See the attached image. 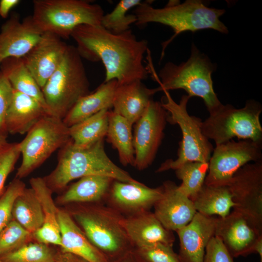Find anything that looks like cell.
I'll return each mask as SVG.
<instances>
[{
    "instance_id": "obj_43",
    "label": "cell",
    "mask_w": 262,
    "mask_h": 262,
    "mask_svg": "<svg viewBox=\"0 0 262 262\" xmlns=\"http://www.w3.org/2000/svg\"><path fill=\"white\" fill-rule=\"evenodd\" d=\"M111 262H146L134 249Z\"/></svg>"
},
{
    "instance_id": "obj_37",
    "label": "cell",
    "mask_w": 262,
    "mask_h": 262,
    "mask_svg": "<svg viewBox=\"0 0 262 262\" xmlns=\"http://www.w3.org/2000/svg\"><path fill=\"white\" fill-rule=\"evenodd\" d=\"M20 155L19 143L6 141L0 144V196L5 189L6 179L14 170Z\"/></svg>"
},
{
    "instance_id": "obj_17",
    "label": "cell",
    "mask_w": 262,
    "mask_h": 262,
    "mask_svg": "<svg viewBox=\"0 0 262 262\" xmlns=\"http://www.w3.org/2000/svg\"><path fill=\"white\" fill-rule=\"evenodd\" d=\"M214 236L218 237L233 258L254 253L259 233L239 213L233 211L225 217H216Z\"/></svg>"
},
{
    "instance_id": "obj_11",
    "label": "cell",
    "mask_w": 262,
    "mask_h": 262,
    "mask_svg": "<svg viewBox=\"0 0 262 262\" xmlns=\"http://www.w3.org/2000/svg\"><path fill=\"white\" fill-rule=\"evenodd\" d=\"M262 143L231 140L216 146L208 163L204 184L228 186L234 174L250 162L262 161Z\"/></svg>"
},
{
    "instance_id": "obj_3",
    "label": "cell",
    "mask_w": 262,
    "mask_h": 262,
    "mask_svg": "<svg viewBox=\"0 0 262 262\" xmlns=\"http://www.w3.org/2000/svg\"><path fill=\"white\" fill-rule=\"evenodd\" d=\"M104 140L83 148L75 147L69 141L59 149L55 168L44 178L48 186L52 191L62 190L73 180L92 175L106 176L122 182H138L110 159Z\"/></svg>"
},
{
    "instance_id": "obj_26",
    "label": "cell",
    "mask_w": 262,
    "mask_h": 262,
    "mask_svg": "<svg viewBox=\"0 0 262 262\" xmlns=\"http://www.w3.org/2000/svg\"><path fill=\"white\" fill-rule=\"evenodd\" d=\"M114 180L110 177L99 175L83 177L61 196L60 202L63 204L99 202L107 197Z\"/></svg>"
},
{
    "instance_id": "obj_33",
    "label": "cell",
    "mask_w": 262,
    "mask_h": 262,
    "mask_svg": "<svg viewBox=\"0 0 262 262\" xmlns=\"http://www.w3.org/2000/svg\"><path fill=\"white\" fill-rule=\"evenodd\" d=\"M142 2L140 0H120L110 13L104 14L101 25L115 34L130 30V25L136 22L137 18L133 14H128V12Z\"/></svg>"
},
{
    "instance_id": "obj_31",
    "label": "cell",
    "mask_w": 262,
    "mask_h": 262,
    "mask_svg": "<svg viewBox=\"0 0 262 262\" xmlns=\"http://www.w3.org/2000/svg\"><path fill=\"white\" fill-rule=\"evenodd\" d=\"M12 217L31 233L41 227L44 214L41 204L32 188H25L15 200Z\"/></svg>"
},
{
    "instance_id": "obj_4",
    "label": "cell",
    "mask_w": 262,
    "mask_h": 262,
    "mask_svg": "<svg viewBox=\"0 0 262 262\" xmlns=\"http://www.w3.org/2000/svg\"><path fill=\"white\" fill-rule=\"evenodd\" d=\"M214 69L209 58L194 44L186 62L178 65L167 62L158 75L152 65L149 66V71L152 72L153 79L159 83L162 91L183 89L191 98H201L209 113L222 104L213 89L212 74Z\"/></svg>"
},
{
    "instance_id": "obj_15",
    "label": "cell",
    "mask_w": 262,
    "mask_h": 262,
    "mask_svg": "<svg viewBox=\"0 0 262 262\" xmlns=\"http://www.w3.org/2000/svg\"><path fill=\"white\" fill-rule=\"evenodd\" d=\"M42 34L31 16L21 20L18 14H12L1 27L0 65L9 58H23L38 42Z\"/></svg>"
},
{
    "instance_id": "obj_40",
    "label": "cell",
    "mask_w": 262,
    "mask_h": 262,
    "mask_svg": "<svg viewBox=\"0 0 262 262\" xmlns=\"http://www.w3.org/2000/svg\"><path fill=\"white\" fill-rule=\"evenodd\" d=\"M203 262H235L222 241L214 236L208 244Z\"/></svg>"
},
{
    "instance_id": "obj_44",
    "label": "cell",
    "mask_w": 262,
    "mask_h": 262,
    "mask_svg": "<svg viewBox=\"0 0 262 262\" xmlns=\"http://www.w3.org/2000/svg\"><path fill=\"white\" fill-rule=\"evenodd\" d=\"M254 253L258 254L262 260V236L257 240L254 246Z\"/></svg>"
},
{
    "instance_id": "obj_7",
    "label": "cell",
    "mask_w": 262,
    "mask_h": 262,
    "mask_svg": "<svg viewBox=\"0 0 262 262\" xmlns=\"http://www.w3.org/2000/svg\"><path fill=\"white\" fill-rule=\"evenodd\" d=\"M31 16L39 30L67 39L81 25H101L100 5L85 0H34Z\"/></svg>"
},
{
    "instance_id": "obj_1",
    "label": "cell",
    "mask_w": 262,
    "mask_h": 262,
    "mask_svg": "<svg viewBox=\"0 0 262 262\" xmlns=\"http://www.w3.org/2000/svg\"><path fill=\"white\" fill-rule=\"evenodd\" d=\"M71 37L82 58L103 64L104 82L115 80L121 85L148 77L149 71L143 62L148 41L137 39L131 29L115 34L101 25L84 24L75 28Z\"/></svg>"
},
{
    "instance_id": "obj_12",
    "label": "cell",
    "mask_w": 262,
    "mask_h": 262,
    "mask_svg": "<svg viewBox=\"0 0 262 262\" xmlns=\"http://www.w3.org/2000/svg\"><path fill=\"white\" fill-rule=\"evenodd\" d=\"M228 186L234 203L233 211L262 234V161L242 166Z\"/></svg>"
},
{
    "instance_id": "obj_16",
    "label": "cell",
    "mask_w": 262,
    "mask_h": 262,
    "mask_svg": "<svg viewBox=\"0 0 262 262\" xmlns=\"http://www.w3.org/2000/svg\"><path fill=\"white\" fill-rule=\"evenodd\" d=\"M163 187L150 188L143 183L114 180L107 198L110 206L124 216L149 211L163 195Z\"/></svg>"
},
{
    "instance_id": "obj_23",
    "label": "cell",
    "mask_w": 262,
    "mask_h": 262,
    "mask_svg": "<svg viewBox=\"0 0 262 262\" xmlns=\"http://www.w3.org/2000/svg\"><path fill=\"white\" fill-rule=\"evenodd\" d=\"M61 251L79 256L88 262H108L88 240L85 234L67 212L59 210Z\"/></svg>"
},
{
    "instance_id": "obj_27",
    "label": "cell",
    "mask_w": 262,
    "mask_h": 262,
    "mask_svg": "<svg viewBox=\"0 0 262 262\" xmlns=\"http://www.w3.org/2000/svg\"><path fill=\"white\" fill-rule=\"evenodd\" d=\"M191 199L196 212L208 216L216 215L219 217H225L234 207L228 186L204 184L199 191Z\"/></svg>"
},
{
    "instance_id": "obj_30",
    "label": "cell",
    "mask_w": 262,
    "mask_h": 262,
    "mask_svg": "<svg viewBox=\"0 0 262 262\" xmlns=\"http://www.w3.org/2000/svg\"><path fill=\"white\" fill-rule=\"evenodd\" d=\"M109 110L104 109L69 127L73 145L77 147L90 146L106 137Z\"/></svg>"
},
{
    "instance_id": "obj_21",
    "label": "cell",
    "mask_w": 262,
    "mask_h": 262,
    "mask_svg": "<svg viewBox=\"0 0 262 262\" xmlns=\"http://www.w3.org/2000/svg\"><path fill=\"white\" fill-rule=\"evenodd\" d=\"M142 81L137 80L117 84L114 94L112 111L124 117L132 125L142 115L153 99V95L162 91L160 86L149 88Z\"/></svg>"
},
{
    "instance_id": "obj_5",
    "label": "cell",
    "mask_w": 262,
    "mask_h": 262,
    "mask_svg": "<svg viewBox=\"0 0 262 262\" xmlns=\"http://www.w3.org/2000/svg\"><path fill=\"white\" fill-rule=\"evenodd\" d=\"M72 216L108 262L134 249L123 226L124 216L111 206L81 207L72 213Z\"/></svg>"
},
{
    "instance_id": "obj_6",
    "label": "cell",
    "mask_w": 262,
    "mask_h": 262,
    "mask_svg": "<svg viewBox=\"0 0 262 262\" xmlns=\"http://www.w3.org/2000/svg\"><path fill=\"white\" fill-rule=\"evenodd\" d=\"M82 58L76 47L68 45L60 65L41 89L49 115L63 119L82 97L90 93Z\"/></svg>"
},
{
    "instance_id": "obj_20",
    "label": "cell",
    "mask_w": 262,
    "mask_h": 262,
    "mask_svg": "<svg viewBox=\"0 0 262 262\" xmlns=\"http://www.w3.org/2000/svg\"><path fill=\"white\" fill-rule=\"evenodd\" d=\"M123 226L134 248L156 244L173 246L175 240L173 231L166 229L149 211L124 216Z\"/></svg>"
},
{
    "instance_id": "obj_29",
    "label": "cell",
    "mask_w": 262,
    "mask_h": 262,
    "mask_svg": "<svg viewBox=\"0 0 262 262\" xmlns=\"http://www.w3.org/2000/svg\"><path fill=\"white\" fill-rule=\"evenodd\" d=\"M132 125L124 117L109 111L107 141L117 151L120 162L133 166L134 150Z\"/></svg>"
},
{
    "instance_id": "obj_36",
    "label": "cell",
    "mask_w": 262,
    "mask_h": 262,
    "mask_svg": "<svg viewBox=\"0 0 262 262\" xmlns=\"http://www.w3.org/2000/svg\"><path fill=\"white\" fill-rule=\"evenodd\" d=\"M25 188L21 180L16 178L0 196V232L13 219L12 211L14 202Z\"/></svg>"
},
{
    "instance_id": "obj_42",
    "label": "cell",
    "mask_w": 262,
    "mask_h": 262,
    "mask_svg": "<svg viewBox=\"0 0 262 262\" xmlns=\"http://www.w3.org/2000/svg\"><path fill=\"white\" fill-rule=\"evenodd\" d=\"M20 1L19 0H0V16L3 18H7L11 10Z\"/></svg>"
},
{
    "instance_id": "obj_2",
    "label": "cell",
    "mask_w": 262,
    "mask_h": 262,
    "mask_svg": "<svg viewBox=\"0 0 262 262\" xmlns=\"http://www.w3.org/2000/svg\"><path fill=\"white\" fill-rule=\"evenodd\" d=\"M226 11L211 8L201 0H187L182 3L169 2L164 7L157 8L150 2L142 1L133 12L137 18L135 24L143 27L149 23H157L171 27L173 35L162 44L161 60L167 46L180 33L212 29L222 33H228V29L220 20Z\"/></svg>"
},
{
    "instance_id": "obj_32",
    "label": "cell",
    "mask_w": 262,
    "mask_h": 262,
    "mask_svg": "<svg viewBox=\"0 0 262 262\" xmlns=\"http://www.w3.org/2000/svg\"><path fill=\"white\" fill-rule=\"evenodd\" d=\"M209 164L199 162H187L176 169L177 177L182 182L180 190L190 199L201 189L204 184Z\"/></svg>"
},
{
    "instance_id": "obj_38",
    "label": "cell",
    "mask_w": 262,
    "mask_h": 262,
    "mask_svg": "<svg viewBox=\"0 0 262 262\" xmlns=\"http://www.w3.org/2000/svg\"><path fill=\"white\" fill-rule=\"evenodd\" d=\"M172 247L156 244L135 249L146 262H180Z\"/></svg>"
},
{
    "instance_id": "obj_35",
    "label": "cell",
    "mask_w": 262,
    "mask_h": 262,
    "mask_svg": "<svg viewBox=\"0 0 262 262\" xmlns=\"http://www.w3.org/2000/svg\"><path fill=\"white\" fill-rule=\"evenodd\" d=\"M32 234L14 219L0 232V255L26 244Z\"/></svg>"
},
{
    "instance_id": "obj_47",
    "label": "cell",
    "mask_w": 262,
    "mask_h": 262,
    "mask_svg": "<svg viewBox=\"0 0 262 262\" xmlns=\"http://www.w3.org/2000/svg\"><path fill=\"white\" fill-rule=\"evenodd\" d=\"M2 144V143H1Z\"/></svg>"
},
{
    "instance_id": "obj_10",
    "label": "cell",
    "mask_w": 262,
    "mask_h": 262,
    "mask_svg": "<svg viewBox=\"0 0 262 262\" xmlns=\"http://www.w3.org/2000/svg\"><path fill=\"white\" fill-rule=\"evenodd\" d=\"M26 134L19 143L22 160L16 178L20 180L71 140L69 128L63 119L49 115L38 121Z\"/></svg>"
},
{
    "instance_id": "obj_24",
    "label": "cell",
    "mask_w": 262,
    "mask_h": 262,
    "mask_svg": "<svg viewBox=\"0 0 262 262\" xmlns=\"http://www.w3.org/2000/svg\"><path fill=\"white\" fill-rule=\"evenodd\" d=\"M30 183L31 188L41 204L44 214L43 224L33 235L38 242L60 247L61 239L58 220L59 210L52 199V190L42 178H33Z\"/></svg>"
},
{
    "instance_id": "obj_25",
    "label": "cell",
    "mask_w": 262,
    "mask_h": 262,
    "mask_svg": "<svg viewBox=\"0 0 262 262\" xmlns=\"http://www.w3.org/2000/svg\"><path fill=\"white\" fill-rule=\"evenodd\" d=\"M115 80L103 82L96 90L82 97L63 119L70 127L104 109L113 107Z\"/></svg>"
},
{
    "instance_id": "obj_39",
    "label": "cell",
    "mask_w": 262,
    "mask_h": 262,
    "mask_svg": "<svg viewBox=\"0 0 262 262\" xmlns=\"http://www.w3.org/2000/svg\"><path fill=\"white\" fill-rule=\"evenodd\" d=\"M13 93L14 89L8 78L0 71V144L7 141L8 133L5 126V117Z\"/></svg>"
},
{
    "instance_id": "obj_13",
    "label": "cell",
    "mask_w": 262,
    "mask_h": 262,
    "mask_svg": "<svg viewBox=\"0 0 262 262\" xmlns=\"http://www.w3.org/2000/svg\"><path fill=\"white\" fill-rule=\"evenodd\" d=\"M167 117L161 102L152 99L134 124L133 166L138 170H143L153 163L164 137Z\"/></svg>"
},
{
    "instance_id": "obj_8",
    "label": "cell",
    "mask_w": 262,
    "mask_h": 262,
    "mask_svg": "<svg viewBox=\"0 0 262 262\" xmlns=\"http://www.w3.org/2000/svg\"><path fill=\"white\" fill-rule=\"evenodd\" d=\"M163 92L165 95L161 103L168 113L167 121L179 125L182 137L177 158L166 160L161 164L156 172L175 170L187 162L208 163L213 148L202 132L201 119L190 115L187 111V104L191 97L188 95H183L178 103L172 98L169 91Z\"/></svg>"
},
{
    "instance_id": "obj_34",
    "label": "cell",
    "mask_w": 262,
    "mask_h": 262,
    "mask_svg": "<svg viewBox=\"0 0 262 262\" xmlns=\"http://www.w3.org/2000/svg\"><path fill=\"white\" fill-rule=\"evenodd\" d=\"M56 254L47 244L30 243L0 255V258L3 262H54Z\"/></svg>"
},
{
    "instance_id": "obj_45",
    "label": "cell",
    "mask_w": 262,
    "mask_h": 262,
    "mask_svg": "<svg viewBox=\"0 0 262 262\" xmlns=\"http://www.w3.org/2000/svg\"><path fill=\"white\" fill-rule=\"evenodd\" d=\"M0 262H3L0 258Z\"/></svg>"
},
{
    "instance_id": "obj_22",
    "label": "cell",
    "mask_w": 262,
    "mask_h": 262,
    "mask_svg": "<svg viewBox=\"0 0 262 262\" xmlns=\"http://www.w3.org/2000/svg\"><path fill=\"white\" fill-rule=\"evenodd\" d=\"M49 115L35 99L14 90L5 117L8 133H27L41 118Z\"/></svg>"
},
{
    "instance_id": "obj_46",
    "label": "cell",
    "mask_w": 262,
    "mask_h": 262,
    "mask_svg": "<svg viewBox=\"0 0 262 262\" xmlns=\"http://www.w3.org/2000/svg\"><path fill=\"white\" fill-rule=\"evenodd\" d=\"M261 262H262V260H261Z\"/></svg>"
},
{
    "instance_id": "obj_18",
    "label": "cell",
    "mask_w": 262,
    "mask_h": 262,
    "mask_svg": "<svg viewBox=\"0 0 262 262\" xmlns=\"http://www.w3.org/2000/svg\"><path fill=\"white\" fill-rule=\"evenodd\" d=\"M163 195L154 206V213L167 230L176 231L189 223L196 212L191 199L172 181L163 183Z\"/></svg>"
},
{
    "instance_id": "obj_14",
    "label": "cell",
    "mask_w": 262,
    "mask_h": 262,
    "mask_svg": "<svg viewBox=\"0 0 262 262\" xmlns=\"http://www.w3.org/2000/svg\"><path fill=\"white\" fill-rule=\"evenodd\" d=\"M68 46L57 35L44 33L38 42L22 58L41 89L60 65Z\"/></svg>"
},
{
    "instance_id": "obj_19",
    "label": "cell",
    "mask_w": 262,
    "mask_h": 262,
    "mask_svg": "<svg viewBox=\"0 0 262 262\" xmlns=\"http://www.w3.org/2000/svg\"><path fill=\"white\" fill-rule=\"evenodd\" d=\"M215 219L196 212L189 223L176 231L180 262H203L206 247L215 234Z\"/></svg>"
},
{
    "instance_id": "obj_28",
    "label": "cell",
    "mask_w": 262,
    "mask_h": 262,
    "mask_svg": "<svg viewBox=\"0 0 262 262\" xmlns=\"http://www.w3.org/2000/svg\"><path fill=\"white\" fill-rule=\"evenodd\" d=\"M0 71L7 77L14 90L37 100L49 115L42 89L22 58L5 59L0 65Z\"/></svg>"
},
{
    "instance_id": "obj_41",
    "label": "cell",
    "mask_w": 262,
    "mask_h": 262,
    "mask_svg": "<svg viewBox=\"0 0 262 262\" xmlns=\"http://www.w3.org/2000/svg\"><path fill=\"white\" fill-rule=\"evenodd\" d=\"M54 262H88L73 254L61 252L56 253Z\"/></svg>"
},
{
    "instance_id": "obj_9",
    "label": "cell",
    "mask_w": 262,
    "mask_h": 262,
    "mask_svg": "<svg viewBox=\"0 0 262 262\" xmlns=\"http://www.w3.org/2000/svg\"><path fill=\"white\" fill-rule=\"evenodd\" d=\"M262 112L261 104L254 99L248 100L245 106L239 109L222 104L202 121V131L216 146L234 137L262 143Z\"/></svg>"
}]
</instances>
